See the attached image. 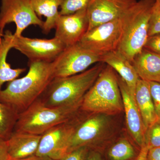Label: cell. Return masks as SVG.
<instances>
[{
	"instance_id": "6da1fadb",
	"label": "cell",
	"mask_w": 160,
	"mask_h": 160,
	"mask_svg": "<svg viewBox=\"0 0 160 160\" xmlns=\"http://www.w3.org/2000/svg\"><path fill=\"white\" fill-rule=\"evenodd\" d=\"M29 66L25 77L9 82L6 89L0 90V102L19 113L38 99L54 78L52 62H29Z\"/></svg>"
},
{
	"instance_id": "7a4b0ae2",
	"label": "cell",
	"mask_w": 160,
	"mask_h": 160,
	"mask_svg": "<svg viewBox=\"0 0 160 160\" xmlns=\"http://www.w3.org/2000/svg\"><path fill=\"white\" fill-rule=\"evenodd\" d=\"M104 67L105 63H98L81 73L66 77L55 78L39 99L49 107L82 105L85 94Z\"/></svg>"
},
{
	"instance_id": "3957f363",
	"label": "cell",
	"mask_w": 160,
	"mask_h": 160,
	"mask_svg": "<svg viewBox=\"0 0 160 160\" xmlns=\"http://www.w3.org/2000/svg\"><path fill=\"white\" fill-rule=\"evenodd\" d=\"M156 0H140L122 17V33L118 51L131 62L149 38V19Z\"/></svg>"
},
{
	"instance_id": "277c9868",
	"label": "cell",
	"mask_w": 160,
	"mask_h": 160,
	"mask_svg": "<svg viewBox=\"0 0 160 160\" xmlns=\"http://www.w3.org/2000/svg\"><path fill=\"white\" fill-rule=\"evenodd\" d=\"M81 109L92 114L115 115L124 110L118 76L108 65L104 67L83 98Z\"/></svg>"
},
{
	"instance_id": "5b68a950",
	"label": "cell",
	"mask_w": 160,
	"mask_h": 160,
	"mask_svg": "<svg viewBox=\"0 0 160 160\" xmlns=\"http://www.w3.org/2000/svg\"><path fill=\"white\" fill-rule=\"evenodd\" d=\"M81 106L49 107L38 99L19 114L13 132L42 135L54 126L75 116L81 110Z\"/></svg>"
},
{
	"instance_id": "8992f818",
	"label": "cell",
	"mask_w": 160,
	"mask_h": 160,
	"mask_svg": "<svg viewBox=\"0 0 160 160\" xmlns=\"http://www.w3.org/2000/svg\"><path fill=\"white\" fill-rule=\"evenodd\" d=\"M102 56L82 46L79 42L66 47L52 62L54 78L81 73L92 64L102 62Z\"/></svg>"
},
{
	"instance_id": "52a82bcc",
	"label": "cell",
	"mask_w": 160,
	"mask_h": 160,
	"mask_svg": "<svg viewBox=\"0 0 160 160\" xmlns=\"http://www.w3.org/2000/svg\"><path fill=\"white\" fill-rule=\"evenodd\" d=\"M80 110L71 119L54 126L42 135L36 155L58 160L67 153L70 139L82 116Z\"/></svg>"
},
{
	"instance_id": "ba28073f",
	"label": "cell",
	"mask_w": 160,
	"mask_h": 160,
	"mask_svg": "<svg viewBox=\"0 0 160 160\" xmlns=\"http://www.w3.org/2000/svg\"><path fill=\"white\" fill-rule=\"evenodd\" d=\"M14 22L16 26L14 35L19 37L28 26L34 25L42 29L44 22L38 17L30 0H1L0 8V37L4 34L5 26Z\"/></svg>"
},
{
	"instance_id": "9c48e42d",
	"label": "cell",
	"mask_w": 160,
	"mask_h": 160,
	"mask_svg": "<svg viewBox=\"0 0 160 160\" xmlns=\"http://www.w3.org/2000/svg\"><path fill=\"white\" fill-rule=\"evenodd\" d=\"M122 33L121 18L101 24L86 32L79 42L99 55L117 50Z\"/></svg>"
},
{
	"instance_id": "30bf717a",
	"label": "cell",
	"mask_w": 160,
	"mask_h": 160,
	"mask_svg": "<svg viewBox=\"0 0 160 160\" xmlns=\"http://www.w3.org/2000/svg\"><path fill=\"white\" fill-rule=\"evenodd\" d=\"M82 111L70 139L67 153L84 146L96 150L97 145L108 128V116Z\"/></svg>"
},
{
	"instance_id": "8fae6325",
	"label": "cell",
	"mask_w": 160,
	"mask_h": 160,
	"mask_svg": "<svg viewBox=\"0 0 160 160\" xmlns=\"http://www.w3.org/2000/svg\"><path fill=\"white\" fill-rule=\"evenodd\" d=\"M66 48L54 37L50 39L31 38L13 34V48L29 59V62H52Z\"/></svg>"
},
{
	"instance_id": "7c38bea8",
	"label": "cell",
	"mask_w": 160,
	"mask_h": 160,
	"mask_svg": "<svg viewBox=\"0 0 160 160\" xmlns=\"http://www.w3.org/2000/svg\"><path fill=\"white\" fill-rule=\"evenodd\" d=\"M89 27L87 9L68 15H61L56 22L55 37L66 47L80 42Z\"/></svg>"
},
{
	"instance_id": "4fadbf2b",
	"label": "cell",
	"mask_w": 160,
	"mask_h": 160,
	"mask_svg": "<svg viewBox=\"0 0 160 160\" xmlns=\"http://www.w3.org/2000/svg\"><path fill=\"white\" fill-rule=\"evenodd\" d=\"M137 0H91L87 8L88 30L122 17Z\"/></svg>"
},
{
	"instance_id": "5bb4252c",
	"label": "cell",
	"mask_w": 160,
	"mask_h": 160,
	"mask_svg": "<svg viewBox=\"0 0 160 160\" xmlns=\"http://www.w3.org/2000/svg\"><path fill=\"white\" fill-rule=\"evenodd\" d=\"M118 78L126 113L127 129L132 139L141 148L146 145V129L134 98L128 86L119 76H118Z\"/></svg>"
},
{
	"instance_id": "9a60e30c",
	"label": "cell",
	"mask_w": 160,
	"mask_h": 160,
	"mask_svg": "<svg viewBox=\"0 0 160 160\" xmlns=\"http://www.w3.org/2000/svg\"><path fill=\"white\" fill-rule=\"evenodd\" d=\"M42 135L14 132L3 142L11 159H22L36 154Z\"/></svg>"
},
{
	"instance_id": "2e32d148",
	"label": "cell",
	"mask_w": 160,
	"mask_h": 160,
	"mask_svg": "<svg viewBox=\"0 0 160 160\" xmlns=\"http://www.w3.org/2000/svg\"><path fill=\"white\" fill-rule=\"evenodd\" d=\"M102 62L106 63L118 73L134 98L136 86L139 78L132 62L117 50L102 56Z\"/></svg>"
},
{
	"instance_id": "e0dca14e",
	"label": "cell",
	"mask_w": 160,
	"mask_h": 160,
	"mask_svg": "<svg viewBox=\"0 0 160 160\" xmlns=\"http://www.w3.org/2000/svg\"><path fill=\"white\" fill-rule=\"evenodd\" d=\"M142 79L160 83V54L144 48L132 62Z\"/></svg>"
},
{
	"instance_id": "ac0fdd59",
	"label": "cell",
	"mask_w": 160,
	"mask_h": 160,
	"mask_svg": "<svg viewBox=\"0 0 160 160\" xmlns=\"http://www.w3.org/2000/svg\"><path fill=\"white\" fill-rule=\"evenodd\" d=\"M134 99L147 129L158 119L148 81L139 78L136 86Z\"/></svg>"
},
{
	"instance_id": "d6986e66",
	"label": "cell",
	"mask_w": 160,
	"mask_h": 160,
	"mask_svg": "<svg viewBox=\"0 0 160 160\" xmlns=\"http://www.w3.org/2000/svg\"><path fill=\"white\" fill-rule=\"evenodd\" d=\"M13 34L9 30L0 37V90L6 82H11L26 71L25 68L12 69L7 62L8 52L13 48Z\"/></svg>"
},
{
	"instance_id": "ffe728a7",
	"label": "cell",
	"mask_w": 160,
	"mask_h": 160,
	"mask_svg": "<svg viewBox=\"0 0 160 160\" xmlns=\"http://www.w3.org/2000/svg\"><path fill=\"white\" fill-rule=\"evenodd\" d=\"M32 7L39 18L42 16L46 18L42 28L45 34L54 29L56 22L59 16L58 9L62 0H30Z\"/></svg>"
},
{
	"instance_id": "44dd1931",
	"label": "cell",
	"mask_w": 160,
	"mask_h": 160,
	"mask_svg": "<svg viewBox=\"0 0 160 160\" xmlns=\"http://www.w3.org/2000/svg\"><path fill=\"white\" fill-rule=\"evenodd\" d=\"M19 114L13 107L0 102V142H6L11 136Z\"/></svg>"
},
{
	"instance_id": "7402d4cb",
	"label": "cell",
	"mask_w": 160,
	"mask_h": 160,
	"mask_svg": "<svg viewBox=\"0 0 160 160\" xmlns=\"http://www.w3.org/2000/svg\"><path fill=\"white\" fill-rule=\"evenodd\" d=\"M138 155L133 146L126 139L113 144L107 153L109 160H133Z\"/></svg>"
},
{
	"instance_id": "603a6c76",
	"label": "cell",
	"mask_w": 160,
	"mask_h": 160,
	"mask_svg": "<svg viewBox=\"0 0 160 160\" xmlns=\"http://www.w3.org/2000/svg\"><path fill=\"white\" fill-rule=\"evenodd\" d=\"M91 0H62L60 14L68 15L87 9Z\"/></svg>"
},
{
	"instance_id": "cb8c5ba5",
	"label": "cell",
	"mask_w": 160,
	"mask_h": 160,
	"mask_svg": "<svg viewBox=\"0 0 160 160\" xmlns=\"http://www.w3.org/2000/svg\"><path fill=\"white\" fill-rule=\"evenodd\" d=\"M145 142L149 149L160 148V118L146 129Z\"/></svg>"
},
{
	"instance_id": "d4e9b609",
	"label": "cell",
	"mask_w": 160,
	"mask_h": 160,
	"mask_svg": "<svg viewBox=\"0 0 160 160\" xmlns=\"http://www.w3.org/2000/svg\"><path fill=\"white\" fill-rule=\"evenodd\" d=\"M160 34V2L156 0L152 10L149 27V37Z\"/></svg>"
},
{
	"instance_id": "484cf974",
	"label": "cell",
	"mask_w": 160,
	"mask_h": 160,
	"mask_svg": "<svg viewBox=\"0 0 160 160\" xmlns=\"http://www.w3.org/2000/svg\"><path fill=\"white\" fill-rule=\"evenodd\" d=\"M148 82L156 113L158 118H160V83L154 82Z\"/></svg>"
},
{
	"instance_id": "4316f807",
	"label": "cell",
	"mask_w": 160,
	"mask_h": 160,
	"mask_svg": "<svg viewBox=\"0 0 160 160\" xmlns=\"http://www.w3.org/2000/svg\"><path fill=\"white\" fill-rule=\"evenodd\" d=\"M90 150L87 147H80L66 153L58 160H86Z\"/></svg>"
},
{
	"instance_id": "83f0119b",
	"label": "cell",
	"mask_w": 160,
	"mask_h": 160,
	"mask_svg": "<svg viewBox=\"0 0 160 160\" xmlns=\"http://www.w3.org/2000/svg\"><path fill=\"white\" fill-rule=\"evenodd\" d=\"M144 48L160 54V34L149 37Z\"/></svg>"
},
{
	"instance_id": "f1b7e54d",
	"label": "cell",
	"mask_w": 160,
	"mask_h": 160,
	"mask_svg": "<svg viewBox=\"0 0 160 160\" xmlns=\"http://www.w3.org/2000/svg\"><path fill=\"white\" fill-rule=\"evenodd\" d=\"M147 160H160V148L149 149L147 156Z\"/></svg>"
},
{
	"instance_id": "f546056e",
	"label": "cell",
	"mask_w": 160,
	"mask_h": 160,
	"mask_svg": "<svg viewBox=\"0 0 160 160\" xmlns=\"http://www.w3.org/2000/svg\"><path fill=\"white\" fill-rule=\"evenodd\" d=\"M149 147L145 145L140 148L139 152L135 160H147Z\"/></svg>"
},
{
	"instance_id": "4dcf8cb0",
	"label": "cell",
	"mask_w": 160,
	"mask_h": 160,
	"mask_svg": "<svg viewBox=\"0 0 160 160\" xmlns=\"http://www.w3.org/2000/svg\"><path fill=\"white\" fill-rule=\"evenodd\" d=\"M86 160H102V155L97 150H90Z\"/></svg>"
},
{
	"instance_id": "1f68e13d",
	"label": "cell",
	"mask_w": 160,
	"mask_h": 160,
	"mask_svg": "<svg viewBox=\"0 0 160 160\" xmlns=\"http://www.w3.org/2000/svg\"><path fill=\"white\" fill-rule=\"evenodd\" d=\"M10 159L5 145L3 142H0V160H9Z\"/></svg>"
},
{
	"instance_id": "d6a6232c",
	"label": "cell",
	"mask_w": 160,
	"mask_h": 160,
	"mask_svg": "<svg viewBox=\"0 0 160 160\" xmlns=\"http://www.w3.org/2000/svg\"><path fill=\"white\" fill-rule=\"evenodd\" d=\"M9 160H54L50 158L47 157L39 156L35 155L26 158L22 159H10Z\"/></svg>"
},
{
	"instance_id": "836d02e7",
	"label": "cell",
	"mask_w": 160,
	"mask_h": 160,
	"mask_svg": "<svg viewBox=\"0 0 160 160\" xmlns=\"http://www.w3.org/2000/svg\"><path fill=\"white\" fill-rule=\"evenodd\" d=\"M156 1H159V2H160V0H156Z\"/></svg>"
},
{
	"instance_id": "e575fe53",
	"label": "cell",
	"mask_w": 160,
	"mask_h": 160,
	"mask_svg": "<svg viewBox=\"0 0 160 160\" xmlns=\"http://www.w3.org/2000/svg\"><path fill=\"white\" fill-rule=\"evenodd\" d=\"M135 160V159L134 160Z\"/></svg>"
}]
</instances>
